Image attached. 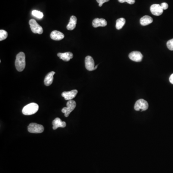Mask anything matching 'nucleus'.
<instances>
[{
	"mask_svg": "<svg viewBox=\"0 0 173 173\" xmlns=\"http://www.w3.org/2000/svg\"><path fill=\"white\" fill-rule=\"evenodd\" d=\"M161 6L162 8V9L165 10H166L168 8V5L166 3V2H162L161 4Z\"/></svg>",
	"mask_w": 173,
	"mask_h": 173,
	"instance_id": "nucleus-23",
	"label": "nucleus"
},
{
	"mask_svg": "<svg viewBox=\"0 0 173 173\" xmlns=\"http://www.w3.org/2000/svg\"><path fill=\"white\" fill-rule=\"evenodd\" d=\"M98 67V65H96L95 67V70H96L97 68Z\"/></svg>",
	"mask_w": 173,
	"mask_h": 173,
	"instance_id": "nucleus-27",
	"label": "nucleus"
},
{
	"mask_svg": "<svg viewBox=\"0 0 173 173\" xmlns=\"http://www.w3.org/2000/svg\"><path fill=\"white\" fill-rule=\"evenodd\" d=\"M169 81L170 83H172V84H173V74L170 77Z\"/></svg>",
	"mask_w": 173,
	"mask_h": 173,
	"instance_id": "nucleus-25",
	"label": "nucleus"
},
{
	"mask_svg": "<svg viewBox=\"0 0 173 173\" xmlns=\"http://www.w3.org/2000/svg\"><path fill=\"white\" fill-rule=\"evenodd\" d=\"M55 73L53 71H52L51 72L49 73L45 77L44 79V84L47 86H49L51 85L53 82V76Z\"/></svg>",
	"mask_w": 173,
	"mask_h": 173,
	"instance_id": "nucleus-15",
	"label": "nucleus"
},
{
	"mask_svg": "<svg viewBox=\"0 0 173 173\" xmlns=\"http://www.w3.org/2000/svg\"><path fill=\"white\" fill-rule=\"evenodd\" d=\"M85 63L86 68L87 70L89 71L95 70L94 61L93 57L90 56H87L86 57Z\"/></svg>",
	"mask_w": 173,
	"mask_h": 173,
	"instance_id": "nucleus-7",
	"label": "nucleus"
},
{
	"mask_svg": "<svg viewBox=\"0 0 173 173\" xmlns=\"http://www.w3.org/2000/svg\"><path fill=\"white\" fill-rule=\"evenodd\" d=\"M126 23V20L124 18H120L116 21V28L117 30H121Z\"/></svg>",
	"mask_w": 173,
	"mask_h": 173,
	"instance_id": "nucleus-18",
	"label": "nucleus"
},
{
	"mask_svg": "<svg viewBox=\"0 0 173 173\" xmlns=\"http://www.w3.org/2000/svg\"><path fill=\"white\" fill-rule=\"evenodd\" d=\"M78 91L76 90H71L70 91H64L62 93V96L64 98L65 100H72L77 94Z\"/></svg>",
	"mask_w": 173,
	"mask_h": 173,
	"instance_id": "nucleus-10",
	"label": "nucleus"
},
{
	"mask_svg": "<svg viewBox=\"0 0 173 173\" xmlns=\"http://www.w3.org/2000/svg\"><path fill=\"white\" fill-rule=\"evenodd\" d=\"M167 47L168 48L169 50L170 51H173V39H170L167 42Z\"/></svg>",
	"mask_w": 173,
	"mask_h": 173,
	"instance_id": "nucleus-21",
	"label": "nucleus"
},
{
	"mask_svg": "<svg viewBox=\"0 0 173 173\" xmlns=\"http://www.w3.org/2000/svg\"><path fill=\"white\" fill-rule=\"evenodd\" d=\"M52 124L54 130H55L58 127H65L67 126L66 123L62 121L59 118H56L55 120H53Z\"/></svg>",
	"mask_w": 173,
	"mask_h": 173,
	"instance_id": "nucleus-13",
	"label": "nucleus"
},
{
	"mask_svg": "<svg viewBox=\"0 0 173 173\" xmlns=\"http://www.w3.org/2000/svg\"><path fill=\"white\" fill-rule=\"evenodd\" d=\"M15 65L16 69L19 72H21L25 69L26 67V56L24 52H20L17 55Z\"/></svg>",
	"mask_w": 173,
	"mask_h": 173,
	"instance_id": "nucleus-1",
	"label": "nucleus"
},
{
	"mask_svg": "<svg viewBox=\"0 0 173 173\" xmlns=\"http://www.w3.org/2000/svg\"><path fill=\"white\" fill-rule=\"evenodd\" d=\"M8 37V33L5 30H0V40H5Z\"/></svg>",
	"mask_w": 173,
	"mask_h": 173,
	"instance_id": "nucleus-20",
	"label": "nucleus"
},
{
	"mask_svg": "<svg viewBox=\"0 0 173 173\" xmlns=\"http://www.w3.org/2000/svg\"><path fill=\"white\" fill-rule=\"evenodd\" d=\"M50 37L53 40H61L64 38V35L61 32L57 30H54L51 32L50 34Z\"/></svg>",
	"mask_w": 173,
	"mask_h": 173,
	"instance_id": "nucleus-12",
	"label": "nucleus"
},
{
	"mask_svg": "<svg viewBox=\"0 0 173 173\" xmlns=\"http://www.w3.org/2000/svg\"><path fill=\"white\" fill-rule=\"evenodd\" d=\"M57 56L60 58L61 59L65 62H68L70 61L73 57V55L71 52H66L64 53H58Z\"/></svg>",
	"mask_w": 173,
	"mask_h": 173,
	"instance_id": "nucleus-14",
	"label": "nucleus"
},
{
	"mask_svg": "<svg viewBox=\"0 0 173 173\" xmlns=\"http://www.w3.org/2000/svg\"><path fill=\"white\" fill-rule=\"evenodd\" d=\"M30 27L31 29V31L34 33L42 34L43 32L42 27L38 24L37 21L35 19H31L29 21Z\"/></svg>",
	"mask_w": 173,
	"mask_h": 173,
	"instance_id": "nucleus-4",
	"label": "nucleus"
},
{
	"mask_svg": "<svg viewBox=\"0 0 173 173\" xmlns=\"http://www.w3.org/2000/svg\"><path fill=\"white\" fill-rule=\"evenodd\" d=\"M44 129L42 125L35 123H30L28 126V131L30 133H41L43 132Z\"/></svg>",
	"mask_w": 173,
	"mask_h": 173,
	"instance_id": "nucleus-6",
	"label": "nucleus"
},
{
	"mask_svg": "<svg viewBox=\"0 0 173 173\" xmlns=\"http://www.w3.org/2000/svg\"><path fill=\"white\" fill-rule=\"evenodd\" d=\"M129 58L130 59L135 62H141L143 55L140 52L134 51L129 53Z\"/></svg>",
	"mask_w": 173,
	"mask_h": 173,
	"instance_id": "nucleus-9",
	"label": "nucleus"
},
{
	"mask_svg": "<svg viewBox=\"0 0 173 173\" xmlns=\"http://www.w3.org/2000/svg\"><path fill=\"white\" fill-rule=\"evenodd\" d=\"M118 1L120 3H124L126 2V0H118Z\"/></svg>",
	"mask_w": 173,
	"mask_h": 173,
	"instance_id": "nucleus-26",
	"label": "nucleus"
},
{
	"mask_svg": "<svg viewBox=\"0 0 173 173\" xmlns=\"http://www.w3.org/2000/svg\"><path fill=\"white\" fill-rule=\"evenodd\" d=\"M67 107H64L62 109V112L64 113V116L67 118L76 108V102L72 100H69L67 102Z\"/></svg>",
	"mask_w": 173,
	"mask_h": 173,
	"instance_id": "nucleus-3",
	"label": "nucleus"
},
{
	"mask_svg": "<svg viewBox=\"0 0 173 173\" xmlns=\"http://www.w3.org/2000/svg\"><path fill=\"white\" fill-rule=\"evenodd\" d=\"M153 22V18L149 16H145L140 19V23L143 26H145L151 24Z\"/></svg>",
	"mask_w": 173,
	"mask_h": 173,
	"instance_id": "nucleus-17",
	"label": "nucleus"
},
{
	"mask_svg": "<svg viewBox=\"0 0 173 173\" xmlns=\"http://www.w3.org/2000/svg\"><path fill=\"white\" fill-rule=\"evenodd\" d=\"M126 2L128 3V4H130V5H133V4H135V0H126Z\"/></svg>",
	"mask_w": 173,
	"mask_h": 173,
	"instance_id": "nucleus-24",
	"label": "nucleus"
},
{
	"mask_svg": "<svg viewBox=\"0 0 173 173\" xmlns=\"http://www.w3.org/2000/svg\"><path fill=\"white\" fill-rule=\"evenodd\" d=\"M32 14L34 17L38 18L39 19H42L43 17V14L40 11L38 10H33L32 12Z\"/></svg>",
	"mask_w": 173,
	"mask_h": 173,
	"instance_id": "nucleus-19",
	"label": "nucleus"
},
{
	"mask_svg": "<svg viewBox=\"0 0 173 173\" xmlns=\"http://www.w3.org/2000/svg\"><path fill=\"white\" fill-rule=\"evenodd\" d=\"M150 10L153 15L156 16H161L163 13L164 10L162 9L161 5L158 4H154L150 7Z\"/></svg>",
	"mask_w": 173,
	"mask_h": 173,
	"instance_id": "nucleus-8",
	"label": "nucleus"
},
{
	"mask_svg": "<svg viewBox=\"0 0 173 173\" xmlns=\"http://www.w3.org/2000/svg\"><path fill=\"white\" fill-rule=\"evenodd\" d=\"M77 23V18L74 16H71L69 23L67 25V28L69 30H73L75 29Z\"/></svg>",
	"mask_w": 173,
	"mask_h": 173,
	"instance_id": "nucleus-16",
	"label": "nucleus"
},
{
	"mask_svg": "<svg viewBox=\"0 0 173 173\" xmlns=\"http://www.w3.org/2000/svg\"><path fill=\"white\" fill-rule=\"evenodd\" d=\"M39 110V105L37 103H30L24 107L22 113L26 115H30L37 113Z\"/></svg>",
	"mask_w": 173,
	"mask_h": 173,
	"instance_id": "nucleus-2",
	"label": "nucleus"
},
{
	"mask_svg": "<svg viewBox=\"0 0 173 173\" xmlns=\"http://www.w3.org/2000/svg\"><path fill=\"white\" fill-rule=\"evenodd\" d=\"M149 107V104L147 101L143 99H140L136 102L134 109L137 111H144L147 110Z\"/></svg>",
	"mask_w": 173,
	"mask_h": 173,
	"instance_id": "nucleus-5",
	"label": "nucleus"
},
{
	"mask_svg": "<svg viewBox=\"0 0 173 173\" xmlns=\"http://www.w3.org/2000/svg\"><path fill=\"white\" fill-rule=\"evenodd\" d=\"M99 4V6L100 7L102 6V5L105 2H108L110 0H96Z\"/></svg>",
	"mask_w": 173,
	"mask_h": 173,
	"instance_id": "nucleus-22",
	"label": "nucleus"
},
{
	"mask_svg": "<svg viewBox=\"0 0 173 173\" xmlns=\"http://www.w3.org/2000/svg\"><path fill=\"white\" fill-rule=\"evenodd\" d=\"M93 26L95 28L99 27H104L107 25V22L106 20L103 18H95L93 20Z\"/></svg>",
	"mask_w": 173,
	"mask_h": 173,
	"instance_id": "nucleus-11",
	"label": "nucleus"
}]
</instances>
